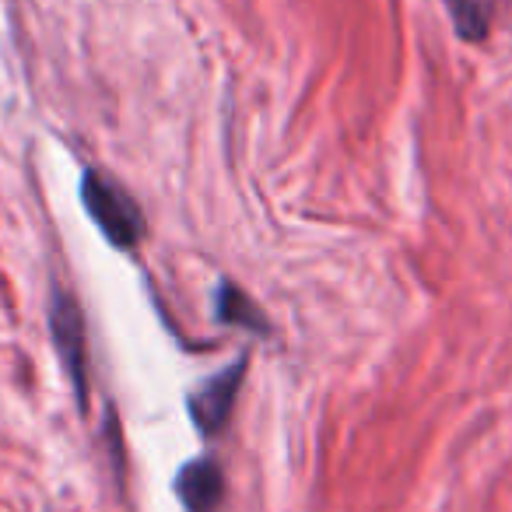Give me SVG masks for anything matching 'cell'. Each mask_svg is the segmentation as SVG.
I'll use <instances>...</instances> for the list:
<instances>
[{"instance_id": "2", "label": "cell", "mask_w": 512, "mask_h": 512, "mask_svg": "<svg viewBox=\"0 0 512 512\" xmlns=\"http://www.w3.org/2000/svg\"><path fill=\"white\" fill-rule=\"evenodd\" d=\"M50 334L53 348L60 355L67 379H71L74 393H78V404L85 407L88 400V344H85V316H81L78 302L67 292H53L50 302Z\"/></svg>"}, {"instance_id": "4", "label": "cell", "mask_w": 512, "mask_h": 512, "mask_svg": "<svg viewBox=\"0 0 512 512\" xmlns=\"http://www.w3.org/2000/svg\"><path fill=\"white\" fill-rule=\"evenodd\" d=\"M176 491L190 512H211L225 495V477L214 460H193L179 470Z\"/></svg>"}, {"instance_id": "5", "label": "cell", "mask_w": 512, "mask_h": 512, "mask_svg": "<svg viewBox=\"0 0 512 512\" xmlns=\"http://www.w3.org/2000/svg\"><path fill=\"white\" fill-rule=\"evenodd\" d=\"M214 309H218L221 323L256 330V334H264V330H267V316L260 313V306H256V302L249 299L242 288L228 285V281H221V285L214 288Z\"/></svg>"}, {"instance_id": "1", "label": "cell", "mask_w": 512, "mask_h": 512, "mask_svg": "<svg viewBox=\"0 0 512 512\" xmlns=\"http://www.w3.org/2000/svg\"><path fill=\"white\" fill-rule=\"evenodd\" d=\"M81 204H85L88 218L95 221V228L116 249H134L144 239V232H148L141 204L116 179H109L99 169H88L81 176Z\"/></svg>"}, {"instance_id": "3", "label": "cell", "mask_w": 512, "mask_h": 512, "mask_svg": "<svg viewBox=\"0 0 512 512\" xmlns=\"http://www.w3.org/2000/svg\"><path fill=\"white\" fill-rule=\"evenodd\" d=\"M242 376H246V358H239L235 365H228L225 372H218L214 379H207L190 400V411L193 421H197L204 432H221L232 418V404H235V393L242 386Z\"/></svg>"}, {"instance_id": "6", "label": "cell", "mask_w": 512, "mask_h": 512, "mask_svg": "<svg viewBox=\"0 0 512 512\" xmlns=\"http://www.w3.org/2000/svg\"><path fill=\"white\" fill-rule=\"evenodd\" d=\"M463 43H484L495 22V0H442Z\"/></svg>"}]
</instances>
